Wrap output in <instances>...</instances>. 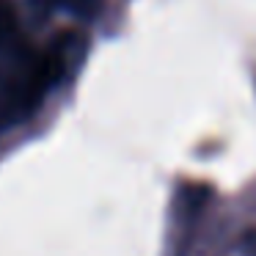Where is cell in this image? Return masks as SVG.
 <instances>
[{"instance_id":"obj_2","label":"cell","mask_w":256,"mask_h":256,"mask_svg":"<svg viewBox=\"0 0 256 256\" xmlns=\"http://www.w3.org/2000/svg\"><path fill=\"white\" fill-rule=\"evenodd\" d=\"M44 3L52 8H66V12H74V14H91L100 6V0H44Z\"/></svg>"},{"instance_id":"obj_1","label":"cell","mask_w":256,"mask_h":256,"mask_svg":"<svg viewBox=\"0 0 256 256\" xmlns=\"http://www.w3.org/2000/svg\"><path fill=\"white\" fill-rule=\"evenodd\" d=\"M83 50L86 39L78 30H64L50 47L36 50L20 30L8 0H0V127L28 118L83 58Z\"/></svg>"}]
</instances>
